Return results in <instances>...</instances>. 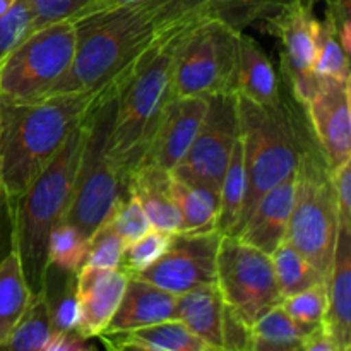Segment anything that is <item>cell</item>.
<instances>
[{
    "label": "cell",
    "instance_id": "cell-1",
    "mask_svg": "<svg viewBox=\"0 0 351 351\" xmlns=\"http://www.w3.org/2000/svg\"><path fill=\"white\" fill-rule=\"evenodd\" d=\"M206 0H144L72 21L75 53L50 95L95 91L146 53L168 31L206 12Z\"/></svg>",
    "mask_w": 351,
    "mask_h": 351
},
{
    "label": "cell",
    "instance_id": "cell-2",
    "mask_svg": "<svg viewBox=\"0 0 351 351\" xmlns=\"http://www.w3.org/2000/svg\"><path fill=\"white\" fill-rule=\"evenodd\" d=\"M113 81L95 91L48 95L26 105L2 103L0 189L5 204L16 201L45 170Z\"/></svg>",
    "mask_w": 351,
    "mask_h": 351
},
{
    "label": "cell",
    "instance_id": "cell-3",
    "mask_svg": "<svg viewBox=\"0 0 351 351\" xmlns=\"http://www.w3.org/2000/svg\"><path fill=\"white\" fill-rule=\"evenodd\" d=\"M86 119L88 115L29 187L16 201L5 204L10 221V250L19 259L33 295L47 288L50 274L48 245L71 202L86 136Z\"/></svg>",
    "mask_w": 351,
    "mask_h": 351
},
{
    "label": "cell",
    "instance_id": "cell-4",
    "mask_svg": "<svg viewBox=\"0 0 351 351\" xmlns=\"http://www.w3.org/2000/svg\"><path fill=\"white\" fill-rule=\"evenodd\" d=\"M201 16L173 27L156 41L137 60L132 75L120 89L112 132V154L125 185L130 171L143 161L161 110L171 99V79L182 40Z\"/></svg>",
    "mask_w": 351,
    "mask_h": 351
},
{
    "label": "cell",
    "instance_id": "cell-5",
    "mask_svg": "<svg viewBox=\"0 0 351 351\" xmlns=\"http://www.w3.org/2000/svg\"><path fill=\"white\" fill-rule=\"evenodd\" d=\"M237 108L245 154L247 195L233 233L269 189L295 173L308 125L305 113L285 96L276 106H264L237 95Z\"/></svg>",
    "mask_w": 351,
    "mask_h": 351
},
{
    "label": "cell",
    "instance_id": "cell-6",
    "mask_svg": "<svg viewBox=\"0 0 351 351\" xmlns=\"http://www.w3.org/2000/svg\"><path fill=\"white\" fill-rule=\"evenodd\" d=\"M137 60L113 81L86 119L84 143L64 221L77 226L88 239L106 221L119 199L129 195L112 154V132L120 89L132 75Z\"/></svg>",
    "mask_w": 351,
    "mask_h": 351
},
{
    "label": "cell",
    "instance_id": "cell-7",
    "mask_svg": "<svg viewBox=\"0 0 351 351\" xmlns=\"http://www.w3.org/2000/svg\"><path fill=\"white\" fill-rule=\"evenodd\" d=\"M339 223L331 170L307 125L293 182L287 240L326 276L331 269Z\"/></svg>",
    "mask_w": 351,
    "mask_h": 351
},
{
    "label": "cell",
    "instance_id": "cell-8",
    "mask_svg": "<svg viewBox=\"0 0 351 351\" xmlns=\"http://www.w3.org/2000/svg\"><path fill=\"white\" fill-rule=\"evenodd\" d=\"M75 53L72 21L38 27L0 60V103L26 105L50 95Z\"/></svg>",
    "mask_w": 351,
    "mask_h": 351
},
{
    "label": "cell",
    "instance_id": "cell-9",
    "mask_svg": "<svg viewBox=\"0 0 351 351\" xmlns=\"http://www.w3.org/2000/svg\"><path fill=\"white\" fill-rule=\"evenodd\" d=\"M239 33L208 14L199 17L178 48L171 98L235 95Z\"/></svg>",
    "mask_w": 351,
    "mask_h": 351
},
{
    "label": "cell",
    "instance_id": "cell-10",
    "mask_svg": "<svg viewBox=\"0 0 351 351\" xmlns=\"http://www.w3.org/2000/svg\"><path fill=\"white\" fill-rule=\"evenodd\" d=\"M215 283L225 304L249 328L283 302L269 254L235 237H221Z\"/></svg>",
    "mask_w": 351,
    "mask_h": 351
},
{
    "label": "cell",
    "instance_id": "cell-11",
    "mask_svg": "<svg viewBox=\"0 0 351 351\" xmlns=\"http://www.w3.org/2000/svg\"><path fill=\"white\" fill-rule=\"evenodd\" d=\"M240 136L237 95L208 96L202 125L180 163L170 171L175 178L199 185L219 197L223 177Z\"/></svg>",
    "mask_w": 351,
    "mask_h": 351
},
{
    "label": "cell",
    "instance_id": "cell-12",
    "mask_svg": "<svg viewBox=\"0 0 351 351\" xmlns=\"http://www.w3.org/2000/svg\"><path fill=\"white\" fill-rule=\"evenodd\" d=\"M261 24L263 31L273 34L280 41L281 74L291 89L295 101L304 108L317 91L319 84V75L314 72L319 29L314 7L293 0Z\"/></svg>",
    "mask_w": 351,
    "mask_h": 351
},
{
    "label": "cell",
    "instance_id": "cell-13",
    "mask_svg": "<svg viewBox=\"0 0 351 351\" xmlns=\"http://www.w3.org/2000/svg\"><path fill=\"white\" fill-rule=\"evenodd\" d=\"M221 237L216 228L171 233L163 256L153 266L134 276L143 278L173 295H182L201 285L215 283L216 257Z\"/></svg>",
    "mask_w": 351,
    "mask_h": 351
},
{
    "label": "cell",
    "instance_id": "cell-14",
    "mask_svg": "<svg viewBox=\"0 0 351 351\" xmlns=\"http://www.w3.org/2000/svg\"><path fill=\"white\" fill-rule=\"evenodd\" d=\"M175 319L209 351H250V328L225 304L216 283L177 295Z\"/></svg>",
    "mask_w": 351,
    "mask_h": 351
},
{
    "label": "cell",
    "instance_id": "cell-15",
    "mask_svg": "<svg viewBox=\"0 0 351 351\" xmlns=\"http://www.w3.org/2000/svg\"><path fill=\"white\" fill-rule=\"evenodd\" d=\"M350 95V79L319 75L317 91L304 106L312 134L331 171L351 160Z\"/></svg>",
    "mask_w": 351,
    "mask_h": 351
},
{
    "label": "cell",
    "instance_id": "cell-16",
    "mask_svg": "<svg viewBox=\"0 0 351 351\" xmlns=\"http://www.w3.org/2000/svg\"><path fill=\"white\" fill-rule=\"evenodd\" d=\"M206 112L208 98L202 96H178L168 99L139 165H154L165 171L173 170L191 149Z\"/></svg>",
    "mask_w": 351,
    "mask_h": 351
},
{
    "label": "cell",
    "instance_id": "cell-17",
    "mask_svg": "<svg viewBox=\"0 0 351 351\" xmlns=\"http://www.w3.org/2000/svg\"><path fill=\"white\" fill-rule=\"evenodd\" d=\"M129 274L123 269L82 266L75 271L81 322L77 331L88 339L98 338L112 321L125 291Z\"/></svg>",
    "mask_w": 351,
    "mask_h": 351
},
{
    "label": "cell",
    "instance_id": "cell-18",
    "mask_svg": "<svg viewBox=\"0 0 351 351\" xmlns=\"http://www.w3.org/2000/svg\"><path fill=\"white\" fill-rule=\"evenodd\" d=\"M293 182L295 173L269 189L257 201L242 226L230 237H235L271 256L287 239L293 208Z\"/></svg>",
    "mask_w": 351,
    "mask_h": 351
},
{
    "label": "cell",
    "instance_id": "cell-19",
    "mask_svg": "<svg viewBox=\"0 0 351 351\" xmlns=\"http://www.w3.org/2000/svg\"><path fill=\"white\" fill-rule=\"evenodd\" d=\"M175 307L177 295L143 278L129 274L122 300L101 335L125 332L156 322L170 321L175 319Z\"/></svg>",
    "mask_w": 351,
    "mask_h": 351
},
{
    "label": "cell",
    "instance_id": "cell-20",
    "mask_svg": "<svg viewBox=\"0 0 351 351\" xmlns=\"http://www.w3.org/2000/svg\"><path fill=\"white\" fill-rule=\"evenodd\" d=\"M326 329L339 351L351 350V230L339 228L328 274Z\"/></svg>",
    "mask_w": 351,
    "mask_h": 351
},
{
    "label": "cell",
    "instance_id": "cell-21",
    "mask_svg": "<svg viewBox=\"0 0 351 351\" xmlns=\"http://www.w3.org/2000/svg\"><path fill=\"white\" fill-rule=\"evenodd\" d=\"M171 173L143 163L130 171L127 194L136 197L149 218L151 228L167 233L182 232V216L170 189Z\"/></svg>",
    "mask_w": 351,
    "mask_h": 351
},
{
    "label": "cell",
    "instance_id": "cell-22",
    "mask_svg": "<svg viewBox=\"0 0 351 351\" xmlns=\"http://www.w3.org/2000/svg\"><path fill=\"white\" fill-rule=\"evenodd\" d=\"M235 95L264 106H276L283 99L274 65L252 36L239 33V65Z\"/></svg>",
    "mask_w": 351,
    "mask_h": 351
},
{
    "label": "cell",
    "instance_id": "cell-23",
    "mask_svg": "<svg viewBox=\"0 0 351 351\" xmlns=\"http://www.w3.org/2000/svg\"><path fill=\"white\" fill-rule=\"evenodd\" d=\"M108 350H141V351H209L208 345L189 331L180 321L156 322L125 332L99 335Z\"/></svg>",
    "mask_w": 351,
    "mask_h": 351
},
{
    "label": "cell",
    "instance_id": "cell-24",
    "mask_svg": "<svg viewBox=\"0 0 351 351\" xmlns=\"http://www.w3.org/2000/svg\"><path fill=\"white\" fill-rule=\"evenodd\" d=\"M51 315L47 288L31 295L19 321L3 341L0 350L12 351H45L51 338Z\"/></svg>",
    "mask_w": 351,
    "mask_h": 351
},
{
    "label": "cell",
    "instance_id": "cell-25",
    "mask_svg": "<svg viewBox=\"0 0 351 351\" xmlns=\"http://www.w3.org/2000/svg\"><path fill=\"white\" fill-rule=\"evenodd\" d=\"M171 195L182 216V232H202L218 225L219 197L199 185L187 184L171 175Z\"/></svg>",
    "mask_w": 351,
    "mask_h": 351
},
{
    "label": "cell",
    "instance_id": "cell-26",
    "mask_svg": "<svg viewBox=\"0 0 351 351\" xmlns=\"http://www.w3.org/2000/svg\"><path fill=\"white\" fill-rule=\"evenodd\" d=\"M305 335L307 332L278 305L250 326V351H302Z\"/></svg>",
    "mask_w": 351,
    "mask_h": 351
},
{
    "label": "cell",
    "instance_id": "cell-27",
    "mask_svg": "<svg viewBox=\"0 0 351 351\" xmlns=\"http://www.w3.org/2000/svg\"><path fill=\"white\" fill-rule=\"evenodd\" d=\"M31 295L19 259L9 250L0 261V346L23 315Z\"/></svg>",
    "mask_w": 351,
    "mask_h": 351
},
{
    "label": "cell",
    "instance_id": "cell-28",
    "mask_svg": "<svg viewBox=\"0 0 351 351\" xmlns=\"http://www.w3.org/2000/svg\"><path fill=\"white\" fill-rule=\"evenodd\" d=\"M247 195V171H245V154H243L242 134L233 146L232 158L228 168L223 177L221 189H219V216L218 230L221 235H232L233 230L239 225L242 215L243 201Z\"/></svg>",
    "mask_w": 351,
    "mask_h": 351
},
{
    "label": "cell",
    "instance_id": "cell-29",
    "mask_svg": "<svg viewBox=\"0 0 351 351\" xmlns=\"http://www.w3.org/2000/svg\"><path fill=\"white\" fill-rule=\"evenodd\" d=\"M271 261H273L274 276H276L278 287H280L283 298L328 281V276L321 273L287 239L271 254Z\"/></svg>",
    "mask_w": 351,
    "mask_h": 351
},
{
    "label": "cell",
    "instance_id": "cell-30",
    "mask_svg": "<svg viewBox=\"0 0 351 351\" xmlns=\"http://www.w3.org/2000/svg\"><path fill=\"white\" fill-rule=\"evenodd\" d=\"M293 0H206V14L233 31H243L280 12Z\"/></svg>",
    "mask_w": 351,
    "mask_h": 351
},
{
    "label": "cell",
    "instance_id": "cell-31",
    "mask_svg": "<svg viewBox=\"0 0 351 351\" xmlns=\"http://www.w3.org/2000/svg\"><path fill=\"white\" fill-rule=\"evenodd\" d=\"M88 250V237L75 225L62 221L55 226L48 245L50 269L75 273L82 266Z\"/></svg>",
    "mask_w": 351,
    "mask_h": 351
},
{
    "label": "cell",
    "instance_id": "cell-32",
    "mask_svg": "<svg viewBox=\"0 0 351 351\" xmlns=\"http://www.w3.org/2000/svg\"><path fill=\"white\" fill-rule=\"evenodd\" d=\"M314 72L335 79H350V55L339 43L335 24L329 17L319 21L317 41H315Z\"/></svg>",
    "mask_w": 351,
    "mask_h": 351
},
{
    "label": "cell",
    "instance_id": "cell-33",
    "mask_svg": "<svg viewBox=\"0 0 351 351\" xmlns=\"http://www.w3.org/2000/svg\"><path fill=\"white\" fill-rule=\"evenodd\" d=\"M281 307L305 332L317 328L324 322L328 308V281L283 298Z\"/></svg>",
    "mask_w": 351,
    "mask_h": 351
},
{
    "label": "cell",
    "instance_id": "cell-34",
    "mask_svg": "<svg viewBox=\"0 0 351 351\" xmlns=\"http://www.w3.org/2000/svg\"><path fill=\"white\" fill-rule=\"evenodd\" d=\"M125 247V242L105 221L88 239V250H86L82 266L99 267V269H122Z\"/></svg>",
    "mask_w": 351,
    "mask_h": 351
},
{
    "label": "cell",
    "instance_id": "cell-35",
    "mask_svg": "<svg viewBox=\"0 0 351 351\" xmlns=\"http://www.w3.org/2000/svg\"><path fill=\"white\" fill-rule=\"evenodd\" d=\"M106 223L125 242V245L141 239L144 233L151 230L149 218L146 216L139 201L132 195L119 199V202L113 206L112 213L106 218Z\"/></svg>",
    "mask_w": 351,
    "mask_h": 351
},
{
    "label": "cell",
    "instance_id": "cell-36",
    "mask_svg": "<svg viewBox=\"0 0 351 351\" xmlns=\"http://www.w3.org/2000/svg\"><path fill=\"white\" fill-rule=\"evenodd\" d=\"M170 235L171 233L151 228L141 239L134 240L132 243L125 247L122 269L127 274H137L141 271L147 269L149 266H153L163 256L165 250H167Z\"/></svg>",
    "mask_w": 351,
    "mask_h": 351
},
{
    "label": "cell",
    "instance_id": "cell-37",
    "mask_svg": "<svg viewBox=\"0 0 351 351\" xmlns=\"http://www.w3.org/2000/svg\"><path fill=\"white\" fill-rule=\"evenodd\" d=\"M31 3L29 0H16L0 16V60L9 53L31 29Z\"/></svg>",
    "mask_w": 351,
    "mask_h": 351
},
{
    "label": "cell",
    "instance_id": "cell-38",
    "mask_svg": "<svg viewBox=\"0 0 351 351\" xmlns=\"http://www.w3.org/2000/svg\"><path fill=\"white\" fill-rule=\"evenodd\" d=\"M50 302L51 328L53 332L72 331L79 328L81 322V311H79L77 293H75V273H67L64 288L57 298L48 297Z\"/></svg>",
    "mask_w": 351,
    "mask_h": 351
},
{
    "label": "cell",
    "instance_id": "cell-39",
    "mask_svg": "<svg viewBox=\"0 0 351 351\" xmlns=\"http://www.w3.org/2000/svg\"><path fill=\"white\" fill-rule=\"evenodd\" d=\"M31 3V31L60 21H74L91 0H29Z\"/></svg>",
    "mask_w": 351,
    "mask_h": 351
},
{
    "label": "cell",
    "instance_id": "cell-40",
    "mask_svg": "<svg viewBox=\"0 0 351 351\" xmlns=\"http://www.w3.org/2000/svg\"><path fill=\"white\" fill-rule=\"evenodd\" d=\"M339 228L351 230V160L331 171Z\"/></svg>",
    "mask_w": 351,
    "mask_h": 351
},
{
    "label": "cell",
    "instance_id": "cell-41",
    "mask_svg": "<svg viewBox=\"0 0 351 351\" xmlns=\"http://www.w3.org/2000/svg\"><path fill=\"white\" fill-rule=\"evenodd\" d=\"M95 346L89 343L86 336H82L77 329L72 331L51 332V338L48 341L45 351H91Z\"/></svg>",
    "mask_w": 351,
    "mask_h": 351
},
{
    "label": "cell",
    "instance_id": "cell-42",
    "mask_svg": "<svg viewBox=\"0 0 351 351\" xmlns=\"http://www.w3.org/2000/svg\"><path fill=\"white\" fill-rule=\"evenodd\" d=\"M302 351H339L336 343L332 341L331 335L326 329L324 322L319 324L317 328L311 329L305 335L304 343H302Z\"/></svg>",
    "mask_w": 351,
    "mask_h": 351
},
{
    "label": "cell",
    "instance_id": "cell-43",
    "mask_svg": "<svg viewBox=\"0 0 351 351\" xmlns=\"http://www.w3.org/2000/svg\"><path fill=\"white\" fill-rule=\"evenodd\" d=\"M326 2V17L335 24L336 33L345 26H351V0H322Z\"/></svg>",
    "mask_w": 351,
    "mask_h": 351
},
{
    "label": "cell",
    "instance_id": "cell-44",
    "mask_svg": "<svg viewBox=\"0 0 351 351\" xmlns=\"http://www.w3.org/2000/svg\"><path fill=\"white\" fill-rule=\"evenodd\" d=\"M137 2H144V0H91V3H89V5L86 7V9L82 10L75 19H79V17L82 16H88V14H93V12H101V10L115 9V7L129 5V3H137Z\"/></svg>",
    "mask_w": 351,
    "mask_h": 351
},
{
    "label": "cell",
    "instance_id": "cell-45",
    "mask_svg": "<svg viewBox=\"0 0 351 351\" xmlns=\"http://www.w3.org/2000/svg\"><path fill=\"white\" fill-rule=\"evenodd\" d=\"M2 130H3V113H2V103H0V139H2Z\"/></svg>",
    "mask_w": 351,
    "mask_h": 351
},
{
    "label": "cell",
    "instance_id": "cell-46",
    "mask_svg": "<svg viewBox=\"0 0 351 351\" xmlns=\"http://www.w3.org/2000/svg\"><path fill=\"white\" fill-rule=\"evenodd\" d=\"M3 208H5V199H3V194H2V189H0V215H2Z\"/></svg>",
    "mask_w": 351,
    "mask_h": 351
},
{
    "label": "cell",
    "instance_id": "cell-47",
    "mask_svg": "<svg viewBox=\"0 0 351 351\" xmlns=\"http://www.w3.org/2000/svg\"><path fill=\"white\" fill-rule=\"evenodd\" d=\"M300 2H304V3H307V5H311V7H315V3H319V2H322V0H300Z\"/></svg>",
    "mask_w": 351,
    "mask_h": 351
}]
</instances>
